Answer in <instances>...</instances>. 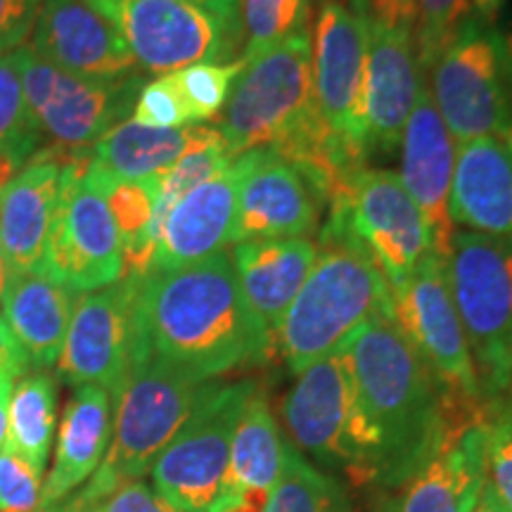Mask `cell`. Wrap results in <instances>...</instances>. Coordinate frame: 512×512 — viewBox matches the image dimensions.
Returning <instances> with one entry per match:
<instances>
[{
  "mask_svg": "<svg viewBox=\"0 0 512 512\" xmlns=\"http://www.w3.org/2000/svg\"><path fill=\"white\" fill-rule=\"evenodd\" d=\"M230 256L245 299L275 339L316 264L318 245L309 238L249 240L238 242Z\"/></svg>",
  "mask_w": 512,
  "mask_h": 512,
  "instance_id": "cell-25",
  "label": "cell"
},
{
  "mask_svg": "<svg viewBox=\"0 0 512 512\" xmlns=\"http://www.w3.org/2000/svg\"><path fill=\"white\" fill-rule=\"evenodd\" d=\"M368 12L351 0H323L313 31V105L320 124L339 143L366 152Z\"/></svg>",
  "mask_w": 512,
  "mask_h": 512,
  "instance_id": "cell-14",
  "label": "cell"
},
{
  "mask_svg": "<svg viewBox=\"0 0 512 512\" xmlns=\"http://www.w3.org/2000/svg\"><path fill=\"white\" fill-rule=\"evenodd\" d=\"M505 0H415V50L422 74H430L451 38L467 22H498Z\"/></svg>",
  "mask_w": 512,
  "mask_h": 512,
  "instance_id": "cell-31",
  "label": "cell"
},
{
  "mask_svg": "<svg viewBox=\"0 0 512 512\" xmlns=\"http://www.w3.org/2000/svg\"><path fill=\"white\" fill-rule=\"evenodd\" d=\"M41 133L29 117L22 86V48L0 55V150L22 147L36 152Z\"/></svg>",
  "mask_w": 512,
  "mask_h": 512,
  "instance_id": "cell-34",
  "label": "cell"
},
{
  "mask_svg": "<svg viewBox=\"0 0 512 512\" xmlns=\"http://www.w3.org/2000/svg\"><path fill=\"white\" fill-rule=\"evenodd\" d=\"M446 280L486 401L512 389V242L453 230Z\"/></svg>",
  "mask_w": 512,
  "mask_h": 512,
  "instance_id": "cell-5",
  "label": "cell"
},
{
  "mask_svg": "<svg viewBox=\"0 0 512 512\" xmlns=\"http://www.w3.org/2000/svg\"><path fill=\"white\" fill-rule=\"evenodd\" d=\"M356 399L375 444V482L392 491L486 406L451 401L394 318L363 323L344 339Z\"/></svg>",
  "mask_w": 512,
  "mask_h": 512,
  "instance_id": "cell-2",
  "label": "cell"
},
{
  "mask_svg": "<svg viewBox=\"0 0 512 512\" xmlns=\"http://www.w3.org/2000/svg\"><path fill=\"white\" fill-rule=\"evenodd\" d=\"M394 323L418 351L434 380L451 401L486 406L446 280V259L427 252L420 266L401 287L392 290Z\"/></svg>",
  "mask_w": 512,
  "mask_h": 512,
  "instance_id": "cell-13",
  "label": "cell"
},
{
  "mask_svg": "<svg viewBox=\"0 0 512 512\" xmlns=\"http://www.w3.org/2000/svg\"><path fill=\"white\" fill-rule=\"evenodd\" d=\"M453 169H456V140L434 105L430 86H420L418 100L401 136V183L425 216L432 235V252L446 259L456 226L448 216Z\"/></svg>",
  "mask_w": 512,
  "mask_h": 512,
  "instance_id": "cell-20",
  "label": "cell"
},
{
  "mask_svg": "<svg viewBox=\"0 0 512 512\" xmlns=\"http://www.w3.org/2000/svg\"><path fill=\"white\" fill-rule=\"evenodd\" d=\"M112 185L91 152L62 166L60 200L38 268L74 292H95L124 278V247L107 204Z\"/></svg>",
  "mask_w": 512,
  "mask_h": 512,
  "instance_id": "cell-9",
  "label": "cell"
},
{
  "mask_svg": "<svg viewBox=\"0 0 512 512\" xmlns=\"http://www.w3.org/2000/svg\"><path fill=\"white\" fill-rule=\"evenodd\" d=\"M425 79L413 27H389L370 17L363 91L368 155H394L399 150L403 128Z\"/></svg>",
  "mask_w": 512,
  "mask_h": 512,
  "instance_id": "cell-18",
  "label": "cell"
},
{
  "mask_svg": "<svg viewBox=\"0 0 512 512\" xmlns=\"http://www.w3.org/2000/svg\"><path fill=\"white\" fill-rule=\"evenodd\" d=\"M57 389L55 380L43 370L19 377L10 396L8 444L31 470L43 477L48 467L55 434Z\"/></svg>",
  "mask_w": 512,
  "mask_h": 512,
  "instance_id": "cell-29",
  "label": "cell"
},
{
  "mask_svg": "<svg viewBox=\"0 0 512 512\" xmlns=\"http://www.w3.org/2000/svg\"><path fill=\"white\" fill-rule=\"evenodd\" d=\"M57 512H93V510H88V508H83V510H57Z\"/></svg>",
  "mask_w": 512,
  "mask_h": 512,
  "instance_id": "cell-49",
  "label": "cell"
},
{
  "mask_svg": "<svg viewBox=\"0 0 512 512\" xmlns=\"http://www.w3.org/2000/svg\"><path fill=\"white\" fill-rule=\"evenodd\" d=\"M271 344L273 335L245 299L228 249L138 280L131 361L155 358L209 382L264 363Z\"/></svg>",
  "mask_w": 512,
  "mask_h": 512,
  "instance_id": "cell-1",
  "label": "cell"
},
{
  "mask_svg": "<svg viewBox=\"0 0 512 512\" xmlns=\"http://www.w3.org/2000/svg\"><path fill=\"white\" fill-rule=\"evenodd\" d=\"M472 512H510L508 505L503 503V498L498 496L496 486L491 484V479L486 482L482 496H479V501H477L475 508H472Z\"/></svg>",
  "mask_w": 512,
  "mask_h": 512,
  "instance_id": "cell-44",
  "label": "cell"
},
{
  "mask_svg": "<svg viewBox=\"0 0 512 512\" xmlns=\"http://www.w3.org/2000/svg\"><path fill=\"white\" fill-rule=\"evenodd\" d=\"M311 0H240L242 53L249 62L287 38L309 31Z\"/></svg>",
  "mask_w": 512,
  "mask_h": 512,
  "instance_id": "cell-32",
  "label": "cell"
},
{
  "mask_svg": "<svg viewBox=\"0 0 512 512\" xmlns=\"http://www.w3.org/2000/svg\"><path fill=\"white\" fill-rule=\"evenodd\" d=\"M204 126L150 128L121 121L91 147V162L114 181H145L171 169L202 136Z\"/></svg>",
  "mask_w": 512,
  "mask_h": 512,
  "instance_id": "cell-28",
  "label": "cell"
},
{
  "mask_svg": "<svg viewBox=\"0 0 512 512\" xmlns=\"http://www.w3.org/2000/svg\"><path fill=\"white\" fill-rule=\"evenodd\" d=\"M238 214V169L230 166L192 188L166 214L152 271H171L209 259L233 245ZM150 271V273H152Z\"/></svg>",
  "mask_w": 512,
  "mask_h": 512,
  "instance_id": "cell-22",
  "label": "cell"
},
{
  "mask_svg": "<svg viewBox=\"0 0 512 512\" xmlns=\"http://www.w3.org/2000/svg\"><path fill=\"white\" fill-rule=\"evenodd\" d=\"M31 155H34V152L22 150V147H3V150H0V195H3L5 188H8L12 181H15Z\"/></svg>",
  "mask_w": 512,
  "mask_h": 512,
  "instance_id": "cell-42",
  "label": "cell"
},
{
  "mask_svg": "<svg viewBox=\"0 0 512 512\" xmlns=\"http://www.w3.org/2000/svg\"><path fill=\"white\" fill-rule=\"evenodd\" d=\"M238 214L233 242L309 238L320 223L318 192L287 159L271 150L235 157Z\"/></svg>",
  "mask_w": 512,
  "mask_h": 512,
  "instance_id": "cell-16",
  "label": "cell"
},
{
  "mask_svg": "<svg viewBox=\"0 0 512 512\" xmlns=\"http://www.w3.org/2000/svg\"><path fill=\"white\" fill-rule=\"evenodd\" d=\"M375 318H394L392 287L380 268L344 242L320 245L316 264L275 335L280 356L297 375Z\"/></svg>",
  "mask_w": 512,
  "mask_h": 512,
  "instance_id": "cell-4",
  "label": "cell"
},
{
  "mask_svg": "<svg viewBox=\"0 0 512 512\" xmlns=\"http://www.w3.org/2000/svg\"><path fill=\"white\" fill-rule=\"evenodd\" d=\"M432 98L453 140H512V79L494 22H467L430 69Z\"/></svg>",
  "mask_w": 512,
  "mask_h": 512,
  "instance_id": "cell-8",
  "label": "cell"
},
{
  "mask_svg": "<svg viewBox=\"0 0 512 512\" xmlns=\"http://www.w3.org/2000/svg\"><path fill=\"white\" fill-rule=\"evenodd\" d=\"M486 482L489 411L453 434L413 477L382 494L375 512H472Z\"/></svg>",
  "mask_w": 512,
  "mask_h": 512,
  "instance_id": "cell-19",
  "label": "cell"
},
{
  "mask_svg": "<svg viewBox=\"0 0 512 512\" xmlns=\"http://www.w3.org/2000/svg\"><path fill=\"white\" fill-rule=\"evenodd\" d=\"M31 53L55 67L98 81L136 76V60L112 22L88 0H41Z\"/></svg>",
  "mask_w": 512,
  "mask_h": 512,
  "instance_id": "cell-17",
  "label": "cell"
},
{
  "mask_svg": "<svg viewBox=\"0 0 512 512\" xmlns=\"http://www.w3.org/2000/svg\"><path fill=\"white\" fill-rule=\"evenodd\" d=\"M489 479L512 512V418L503 399L489 406Z\"/></svg>",
  "mask_w": 512,
  "mask_h": 512,
  "instance_id": "cell-37",
  "label": "cell"
},
{
  "mask_svg": "<svg viewBox=\"0 0 512 512\" xmlns=\"http://www.w3.org/2000/svg\"><path fill=\"white\" fill-rule=\"evenodd\" d=\"M79 152L57 145L41 147L5 188L0 197V252L8 278L41 266L60 200L62 166L72 164Z\"/></svg>",
  "mask_w": 512,
  "mask_h": 512,
  "instance_id": "cell-21",
  "label": "cell"
},
{
  "mask_svg": "<svg viewBox=\"0 0 512 512\" xmlns=\"http://www.w3.org/2000/svg\"><path fill=\"white\" fill-rule=\"evenodd\" d=\"M264 512H351L347 491L287 441L283 470L268 494Z\"/></svg>",
  "mask_w": 512,
  "mask_h": 512,
  "instance_id": "cell-30",
  "label": "cell"
},
{
  "mask_svg": "<svg viewBox=\"0 0 512 512\" xmlns=\"http://www.w3.org/2000/svg\"><path fill=\"white\" fill-rule=\"evenodd\" d=\"M93 512H181L176 505H171L162 494H157L152 486H147L143 479L136 482H128L119 486L117 491H112L110 496H105L98 501Z\"/></svg>",
  "mask_w": 512,
  "mask_h": 512,
  "instance_id": "cell-38",
  "label": "cell"
},
{
  "mask_svg": "<svg viewBox=\"0 0 512 512\" xmlns=\"http://www.w3.org/2000/svg\"><path fill=\"white\" fill-rule=\"evenodd\" d=\"M112 396L98 384L74 387L64 406L53 470L41 486L38 512H53L95 475L112 441Z\"/></svg>",
  "mask_w": 512,
  "mask_h": 512,
  "instance_id": "cell-24",
  "label": "cell"
},
{
  "mask_svg": "<svg viewBox=\"0 0 512 512\" xmlns=\"http://www.w3.org/2000/svg\"><path fill=\"white\" fill-rule=\"evenodd\" d=\"M505 50H508V64H510V79H512V31L505 36Z\"/></svg>",
  "mask_w": 512,
  "mask_h": 512,
  "instance_id": "cell-46",
  "label": "cell"
},
{
  "mask_svg": "<svg viewBox=\"0 0 512 512\" xmlns=\"http://www.w3.org/2000/svg\"><path fill=\"white\" fill-rule=\"evenodd\" d=\"M119 31L133 60L150 74L204 62H233L242 27L190 0H88Z\"/></svg>",
  "mask_w": 512,
  "mask_h": 512,
  "instance_id": "cell-11",
  "label": "cell"
},
{
  "mask_svg": "<svg viewBox=\"0 0 512 512\" xmlns=\"http://www.w3.org/2000/svg\"><path fill=\"white\" fill-rule=\"evenodd\" d=\"M287 439L256 384L242 406L230 441L228 494L219 512H264L268 494L283 470Z\"/></svg>",
  "mask_w": 512,
  "mask_h": 512,
  "instance_id": "cell-27",
  "label": "cell"
},
{
  "mask_svg": "<svg viewBox=\"0 0 512 512\" xmlns=\"http://www.w3.org/2000/svg\"><path fill=\"white\" fill-rule=\"evenodd\" d=\"M214 384V380L202 382L164 366L155 358L131 361L126 380L114 399L117 415L105 460L81 494L64 501L53 512L93 508L119 486L147 475L159 453L176 437Z\"/></svg>",
  "mask_w": 512,
  "mask_h": 512,
  "instance_id": "cell-3",
  "label": "cell"
},
{
  "mask_svg": "<svg viewBox=\"0 0 512 512\" xmlns=\"http://www.w3.org/2000/svg\"><path fill=\"white\" fill-rule=\"evenodd\" d=\"M328 242H344L366 254L392 290L411 278L432 249L425 216L403 188L399 174L370 166L358 171L347 188L328 202L320 245Z\"/></svg>",
  "mask_w": 512,
  "mask_h": 512,
  "instance_id": "cell-7",
  "label": "cell"
},
{
  "mask_svg": "<svg viewBox=\"0 0 512 512\" xmlns=\"http://www.w3.org/2000/svg\"><path fill=\"white\" fill-rule=\"evenodd\" d=\"M140 278H121L76 299L57 375L72 387L98 384L117 399L126 380L136 337V292Z\"/></svg>",
  "mask_w": 512,
  "mask_h": 512,
  "instance_id": "cell-15",
  "label": "cell"
},
{
  "mask_svg": "<svg viewBox=\"0 0 512 512\" xmlns=\"http://www.w3.org/2000/svg\"><path fill=\"white\" fill-rule=\"evenodd\" d=\"M131 121L150 128H183L190 126V117L178 98L174 83L169 76L145 83L140 88L136 105H133Z\"/></svg>",
  "mask_w": 512,
  "mask_h": 512,
  "instance_id": "cell-36",
  "label": "cell"
},
{
  "mask_svg": "<svg viewBox=\"0 0 512 512\" xmlns=\"http://www.w3.org/2000/svg\"><path fill=\"white\" fill-rule=\"evenodd\" d=\"M22 86L36 131L64 150H91L98 140L131 117L145 81H98L41 60L22 48Z\"/></svg>",
  "mask_w": 512,
  "mask_h": 512,
  "instance_id": "cell-12",
  "label": "cell"
},
{
  "mask_svg": "<svg viewBox=\"0 0 512 512\" xmlns=\"http://www.w3.org/2000/svg\"><path fill=\"white\" fill-rule=\"evenodd\" d=\"M292 446L358 486L375 482V444L356 399L344 344L297 373L283 399Z\"/></svg>",
  "mask_w": 512,
  "mask_h": 512,
  "instance_id": "cell-6",
  "label": "cell"
},
{
  "mask_svg": "<svg viewBox=\"0 0 512 512\" xmlns=\"http://www.w3.org/2000/svg\"><path fill=\"white\" fill-rule=\"evenodd\" d=\"M254 380L216 382L150 467L152 484L181 512H219L228 494L230 441Z\"/></svg>",
  "mask_w": 512,
  "mask_h": 512,
  "instance_id": "cell-10",
  "label": "cell"
},
{
  "mask_svg": "<svg viewBox=\"0 0 512 512\" xmlns=\"http://www.w3.org/2000/svg\"><path fill=\"white\" fill-rule=\"evenodd\" d=\"M190 3L202 5V8L211 10L214 15L228 19L233 24H240V0H190Z\"/></svg>",
  "mask_w": 512,
  "mask_h": 512,
  "instance_id": "cell-43",
  "label": "cell"
},
{
  "mask_svg": "<svg viewBox=\"0 0 512 512\" xmlns=\"http://www.w3.org/2000/svg\"><path fill=\"white\" fill-rule=\"evenodd\" d=\"M368 15L389 27H413L415 0H368Z\"/></svg>",
  "mask_w": 512,
  "mask_h": 512,
  "instance_id": "cell-41",
  "label": "cell"
},
{
  "mask_svg": "<svg viewBox=\"0 0 512 512\" xmlns=\"http://www.w3.org/2000/svg\"><path fill=\"white\" fill-rule=\"evenodd\" d=\"M74 294L43 268L15 273L5 283L0 316L27 354L31 368H53L60 358L76 306Z\"/></svg>",
  "mask_w": 512,
  "mask_h": 512,
  "instance_id": "cell-26",
  "label": "cell"
},
{
  "mask_svg": "<svg viewBox=\"0 0 512 512\" xmlns=\"http://www.w3.org/2000/svg\"><path fill=\"white\" fill-rule=\"evenodd\" d=\"M448 216L453 226L512 242V140L477 138L458 147Z\"/></svg>",
  "mask_w": 512,
  "mask_h": 512,
  "instance_id": "cell-23",
  "label": "cell"
},
{
  "mask_svg": "<svg viewBox=\"0 0 512 512\" xmlns=\"http://www.w3.org/2000/svg\"><path fill=\"white\" fill-rule=\"evenodd\" d=\"M41 0H0V55L27 41L34 29Z\"/></svg>",
  "mask_w": 512,
  "mask_h": 512,
  "instance_id": "cell-39",
  "label": "cell"
},
{
  "mask_svg": "<svg viewBox=\"0 0 512 512\" xmlns=\"http://www.w3.org/2000/svg\"><path fill=\"white\" fill-rule=\"evenodd\" d=\"M31 363L24 349L0 316V380H19L29 373Z\"/></svg>",
  "mask_w": 512,
  "mask_h": 512,
  "instance_id": "cell-40",
  "label": "cell"
},
{
  "mask_svg": "<svg viewBox=\"0 0 512 512\" xmlns=\"http://www.w3.org/2000/svg\"><path fill=\"white\" fill-rule=\"evenodd\" d=\"M5 283H8V268H5V259H3V252H0V297H3Z\"/></svg>",
  "mask_w": 512,
  "mask_h": 512,
  "instance_id": "cell-45",
  "label": "cell"
},
{
  "mask_svg": "<svg viewBox=\"0 0 512 512\" xmlns=\"http://www.w3.org/2000/svg\"><path fill=\"white\" fill-rule=\"evenodd\" d=\"M505 408H508V413H510V418H512V396L508 401H505Z\"/></svg>",
  "mask_w": 512,
  "mask_h": 512,
  "instance_id": "cell-48",
  "label": "cell"
},
{
  "mask_svg": "<svg viewBox=\"0 0 512 512\" xmlns=\"http://www.w3.org/2000/svg\"><path fill=\"white\" fill-rule=\"evenodd\" d=\"M242 67H245V62L238 57V60L223 64H192V67H183L178 72L166 74L174 83L185 112H188L190 124H200V121L219 117Z\"/></svg>",
  "mask_w": 512,
  "mask_h": 512,
  "instance_id": "cell-33",
  "label": "cell"
},
{
  "mask_svg": "<svg viewBox=\"0 0 512 512\" xmlns=\"http://www.w3.org/2000/svg\"><path fill=\"white\" fill-rule=\"evenodd\" d=\"M41 475L8 444L0 448V512H38Z\"/></svg>",
  "mask_w": 512,
  "mask_h": 512,
  "instance_id": "cell-35",
  "label": "cell"
},
{
  "mask_svg": "<svg viewBox=\"0 0 512 512\" xmlns=\"http://www.w3.org/2000/svg\"><path fill=\"white\" fill-rule=\"evenodd\" d=\"M351 5H354V8H358V10L368 12V0H351Z\"/></svg>",
  "mask_w": 512,
  "mask_h": 512,
  "instance_id": "cell-47",
  "label": "cell"
}]
</instances>
